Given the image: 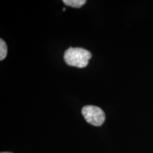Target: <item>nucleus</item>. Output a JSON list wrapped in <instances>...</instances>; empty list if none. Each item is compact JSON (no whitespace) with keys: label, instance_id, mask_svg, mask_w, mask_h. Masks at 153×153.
Wrapping results in <instances>:
<instances>
[{"label":"nucleus","instance_id":"nucleus-4","mask_svg":"<svg viewBox=\"0 0 153 153\" xmlns=\"http://www.w3.org/2000/svg\"><path fill=\"white\" fill-rule=\"evenodd\" d=\"M7 45L2 39H0V60H3L7 55Z\"/></svg>","mask_w":153,"mask_h":153},{"label":"nucleus","instance_id":"nucleus-2","mask_svg":"<svg viewBox=\"0 0 153 153\" xmlns=\"http://www.w3.org/2000/svg\"><path fill=\"white\" fill-rule=\"evenodd\" d=\"M82 114L88 123L93 126H99L105 119L104 111L97 106L86 105L82 109Z\"/></svg>","mask_w":153,"mask_h":153},{"label":"nucleus","instance_id":"nucleus-5","mask_svg":"<svg viewBox=\"0 0 153 153\" xmlns=\"http://www.w3.org/2000/svg\"><path fill=\"white\" fill-rule=\"evenodd\" d=\"M11 153V152H2V153Z\"/></svg>","mask_w":153,"mask_h":153},{"label":"nucleus","instance_id":"nucleus-6","mask_svg":"<svg viewBox=\"0 0 153 153\" xmlns=\"http://www.w3.org/2000/svg\"><path fill=\"white\" fill-rule=\"evenodd\" d=\"M65 9L66 8H64V9H63V11H65Z\"/></svg>","mask_w":153,"mask_h":153},{"label":"nucleus","instance_id":"nucleus-3","mask_svg":"<svg viewBox=\"0 0 153 153\" xmlns=\"http://www.w3.org/2000/svg\"><path fill=\"white\" fill-rule=\"evenodd\" d=\"M62 2L66 5L71 6L72 7L80 8L86 2V0H63Z\"/></svg>","mask_w":153,"mask_h":153},{"label":"nucleus","instance_id":"nucleus-1","mask_svg":"<svg viewBox=\"0 0 153 153\" xmlns=\"http://www.w3.org/2000/svg\"><path fill=\"white\" fill-rule=\"evenodd\" d=\"M91 57V53L82 48L70 47L66 50L64 53V60L68 65L79 68L86 67Z\"/></svg>","mask_w":153,"mask_h":153}]
</instances>
